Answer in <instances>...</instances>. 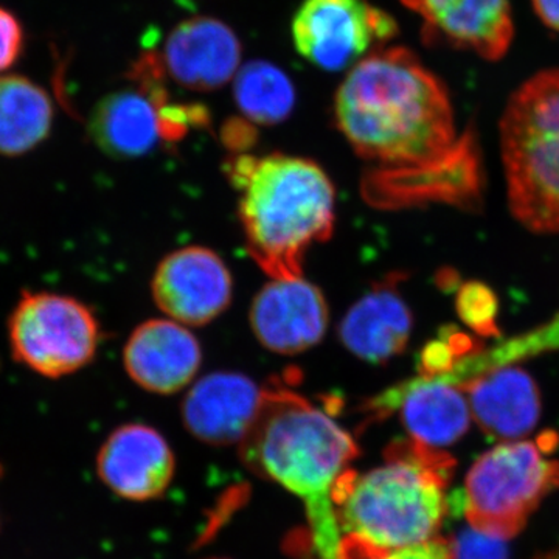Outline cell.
<instances>
[{"label":"cell","mask_w":559,"mask_h":559,"mask_svg":"<svg viewBox=\"0 0 559 559\" xmlns=\"http://www.w3.org/2000/svg\"><path fill=\"white\" fill-rule=\"evenodd\" d=\"M334 119L352 148L374 168L417 170L454 157L447 87L403 47H380L353 66L334 98Z\"/></svg>","instance_id":"1"},{"label":"cell","mask_w":559,"mask_h":559,"mask_svg":"<svg viewBox=\"0 0 559 559\" xmlns=\"http://www.w3.org/2000/svg\"><path fill=\"white\" fill-rule=\"evenodd\" d=\"M240 448L252 473L304 500L316 559H336L342 535L333 491L359 455L347 430L296 390L271 384Z\"/></svg>","instance_id":"2"},{"label":"cell","mask_w":559,"mask_h":559,"mask_svg":"<svg viewBox=\"0 0 559 559\" xmlns=\"http://www.w3.org/2000/svg\"><path fill=\"white\" fill-rule=\"evenodd\" d=\"M227 178L240 193L241 221L250 259L272 280L304 277L308 249L334 229V186L320 165L288 154H234Z\"/></svg>","instance_id":"3"},{"label":"cell","mask_w":559,"mask_h":559,"mask_svg":"<svg viewBox=\"0 0 559 559\" xmlns=\"http://www.w3.org/2000/svg\"><path fill=\"white\" fill-rule=\"evenodd\" d=\"M384 459L367 473L347 471L334 487L342 536H358L385 551L436 538L450 510L448 484L455 460L412 439L393 441Z\"/></svg>","instance_id":"4"},{"label":"cell","mask_w":559,"mask_h":559,"mask_svg":"<svg viewBox=\"0 0 559 559\" xmlns=\"http://www.w3.org/2000/svg\"><path fill=\"white\" fill-rule=\"evenodd\" d=\"M500 146L513 215L530 230L559 234V69L511 97Z\"/></svg>","instance_id":"5"},{"label":"cell","mask_w":559,"mask_h":559,"mask_svg":"<svg viewBox=\"0 0 559 559\" xmlns=\"http://www.w3.org/2000/svg\"><path fill=\"white\" fill-rule=\"evenodd\" d=\"M558 436L507 441L485 452L466 476L462 509L471 527L509 539L527 524L550 492L559 488V460L551 457Z\"/></svg>","instance_id":"6"},{"label":"cell","mask_w":559,"mask_h":559,"mask_svg":"<svg viewBox=\"0 0 559 559\" xmlns=\"http://www.w3.org/2000/svg\"><path fill=\"white\" fill-rule=\"evenodd\" d=\"M9 337L17 362L55 380L94 360L102 329L83 301L47 290H27L11 312Z\"/></svg>","instance_id":"7"},{"label":"cell","mask_w":559,"mask_h":559,"mask_svg":"<svg viewBox=\"0 0 559 559\" xmlns=\"http://www.w3.org/2000/svg\"><path fill=\"white\" fill-rule=\"evenodd\" d=\"M132 86L106 95L92 110L87 132L95 145L116 159L145 156L162 142L189 132L179 103H171L165 75L154 58L142 55L130 72Z\"/></svg>","instance_id":"8"},{"label":"cell","mask_w":559,"mask_h":559,"mask_svg":"<svg viewBox=\"0 0 559 559\" xmlns=\"http://www.w3.org/2000/svg\"><path fill=\"white\" fill-rule=\"evenodd\" d=\"M290 32L305 60L340 72L384 46L399 33V24L367 0H305Z\"/></svg>","instance_id":"9"},{"label":"cell","mask_w":559,"mask_h":559,"mask_svg":"<svg viewBox=\"0 0 559 559\" xmlns=\"http://www.w3.org/2000/svg\"><path fill=\"white\" fill-rule=\"evenodd\" d=\"M151 289L168 318L182 325L202 326L227 310L234 282L218 253L193 246L160 261Z\"/></svg>","instance_id":"10"},{"label":"cell","mask_w":559,"mask_h":559,"mask_svg":"<svg viewBox=\"0 0 559 559\" xmlns=\"http://www.w3.org/2000/svg\"><path fill=\"white\" fill-rule=\"evenodd\" d=\"M399 412L412 440L430 448L450 447L469 428L471 407L459 385L440 377L414 378L369 400L364 414L380 421Z\"/></svg>","instance_id":"11"},{"label":"cell","mask_w":559,"mask_h":559,"mask_svg":"<svg viewBox=\"0 0 559 559\" xmlns=\"http://www.w3.org/2000/svg\"><path fill=\"white\" fill-rule=\"evenodd\" d=\"M330 323V308L318 286L304 277L271 280L250 307V326L264 348L297 355L318 345Z\"/></svg>","instance_id":"12"},{"label":"cell","mask_w":559,"mask_h":559,"mask_svg":"<svg viewBox=\"0 0 559 559\" xmlns=\"http://www.w3.org/2000/svg\"><path fill=\"white\" fill-rule=\"evenodd\" d=\"M241 53L240 39L229 25L197 16L173 28L159 58L165 76L183 90L212 92L237 75Z\"/></svg>","instance_id":"13"},{"label":"cell","mask_w":559,"mask_h":559,"mask_svg":"<svg viewBox=\"0 0 559 559\" xmlns=\"http://www.w3.org/2000/svg\"><path fill=\"white\" fill-rule=\"evenodd\" d=\"M98 474L120 498L156 499L170 487L175 455L156 429L132 423L114 430L103 443Z\"/></svg>","instance_id":"14"},{"label":"cell","mask_w":559,"mask_h":559,"mask_svg":"<svg viewBox=\"0 0 559 559\" xmlns=\"http://www.w3.org/2000/svg\"><path fill=\"white\" fill-rule=\"evenodd\" d=\"M425 25V36L496 61L510 49L509 0H401Z\"/></svg>","instance_id":"15"},{"label":"cell","mask_w":559,"mask_h":559,"mask_svg":"<svg viewBox=\"0 0 559 559\" xmlns=\"http://www.w3.org/2000/svg\"><path fill=\"white\" fill-rule=\"evenodd\" d=\"M123 362L131 380L140 388L171 395L197 377L202 349L182 323L153 319L132 331L124 345Z\"/></svg>","instance_id":"16"},{"label":"cell","mask_w":559,"mask_h":559,"mask_svg":"<svg viewBox=\"0 0 559 559\" xmlns=\"http://www.w3.org/2000/svg\"><path fill=\"white\" fill-rule=\"evenodd\" d=\"M263 388L237 371H216L201 378L182 403L191 436L213 447L240 443L259 412Z\"/></svg>","instance_id":"17"},{"label":"cell","mask_w":559,"mask_h":559,"mask_svg":"<svg viewBox=\"0 0 559 559\" xmlns=\"http://www.w3.org/2000/svg\"><path fill=\"white\" fill-rule=\"evenodd\" d=\"M401 278L392 274L374 283L342 319L341 342L356 358L385 364L409 344L414 319L400 293Z\"/></svg>","instance_id":"18"},{"label":"cell","mask_w":559,"mask_h":559,"mask_svg":"<svg viewBox=\"0 0 559 559\" xmlns=\"http://www.w3.org/2000/svg\"><path fill=\"white\" fill-rule=\"evenodd\" d=\"M481 430L491 439L514 440L527 436L540 415L538 385L527 371L509 366L488 371L463 385Z\"/></svg>","instance_id":"19"},{"label":"cell","mask_w":559,"mask_h":559,"mask_svg":"<svg viewBox=\"0 0 559 559\" xmlns=\"http://www.w3.org/2000/svg\"><path fill=\"white\" fill-rule=\"evenodd\" d=\"M55 108L49 92L27 76L0 75V154L24 156L50 135Z\"/></svg>","instance_id":"20"},{"label":"cell","mask_w":559,"mask_h":559,"mask_svg":"<svg viewBox=\"0 0 559 559\" xmlns=\"http://www.w3.org/2000/svg\"><path fill=\"white\" fill-rule=\"evenodd\" d=\"M235 102L246 120L260 127L283 123L296 105L293 81L277 66L252 61L235 75Z\"/></svg>","instance_id":"21"},{"label":"cell","mask_w":559,"mask_h":559,"mask_svg":"<svg viewBox=\"0 0 559 559\" xmlns=\"http://www.w3.org/2000/svg\"><path fill=\"white\" fill-rule=\"evenodd\" d=\"M559 349V314L539 329L500 342L492 349H480L479 353L457 360L450 373L443 374L444 380L460 389L481 374L502 367H509L518 360L539 356L543 353L558 352Z\"/></svg>","instance_id":"22"},{"label":"cell","mask_w":559,"mask_h":559,"mask_svg":"<svg viewBox=\"0 0 559 559\" xmlns=\"http://www.w3.org/2000/svg\"><path fill=\"white\" fill-rule=\"evenodd\" d=\"M336 559H454L450 540L433 538L407 549L385 551L358 536H342Z\"/></svg>","instance_id":"23"},{"label":"cell","mask_w":559,"mask_h":559,"mask_svg":"<svg viewBox=\"0 0 559 559\" xmlns=\"http://www.w3.org/2000/svg\"><path fill=\"white\" fill-rule=\"evenodd\" d=\"M457 311L460 319L480 336H499L498 297L488 286L477 282L460 286Z\"/></svg>","instance_id":"24"},{"label":"cell","mask_w":559,"mask_h":559,"mask_svg":"<svg viewBox=\"0 0 559 559\" xmlns=\"http://www.w3.org/2000/svg\"><path fill=\"white\" fill-rule=\"evenodd\" d=\"M24 49V25L13 11L0 7V73L13 68Z\"/></svg>","instance_id":"25"},{"label":"cell","mask_w":559,"mask_h":559,"mask_svg":"<svg viewBox=\"0 0 559 559\" xmlns=\"http://www.w3.org/2000/svg\"><path fill=\"white\" fill-rule=\"evenodd\" d=\"M454 559H507L503 539L484 535L476 530H468L452 544Z\"/></svg>","instance_id":"26"},{"label":"cell","mask_w":559,"mask_h":559,"mask_svg":"<svg viewBox=\"0 0 559 559\" xmlns=\"http://www.w3.org/2000/svg\"><path fill=\"white\" fill-rule=\"evenodd\" d=\"M257 131L248 120L234 119L223 128V142L235 154L246 153L255 143Z\"/></svg>","instance_id":"27"},{"label":"cell","mask_w":559,"mask_h":559,"mask_svg":"<svg viewBox=\"0 0 559 559\" xmlns=\"http://www.w3.org/2000/svg\"><path fill=\"white\" fill-rule=\"evenodd\" d=\"M533 7L547 27L559 32V0H533Z\"/></svg>","instance_id":"28"},{"label":"cell","mask_w":559,"mask_h":559,"mask_svg":"<svg viewBox=\"0 0 559 559\" xmlns=\"http://www.w3.org/2000/svg\"><path fill=\"white\" fill-rule=\"evenodd\" d=\"M544 559H559V549L554 551V554L547 555V557Z\"/></svg>","instance_id":"29"},{"label":"cell","mask_w":559,"mask_h":559,"mask_svg":"<svg viewBox=\"0 0 559 559\" xmlns=\"http://www.w3.org/2000/svg\"><path fill=\"white\" fill-rule=\"evenodd\" d=\"M212 559H226V558H212Z\"/></svg>","instance_id":"30"}]
</instances>
